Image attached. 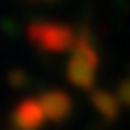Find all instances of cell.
Instances as JSON below:
<instances>
[{"instance_id":"7","label":"cell","mask_w":130,"mask_h":130,"mask_svg":"<svg viewBox=\"0 0 130 130\" xmlns=\"http://www.w3.org/2000/svg\"><path fill=\"white\" fill-rule=\"evenodd\" d=\"M28 3H55V0H28Z\"/></svg>"},{"instance_id":"6","label":"cell","mask_w":130,"mask_h":130,"mask_svg":"<svg viewBox=\"0 0 130 130\" xmlns=\"http://www.w3.org/2000/svg\"><path fill=\"white\" fill-rule=\"evenodd\" d=\"M10 83H13V85H23V83H25V75H23V70H13V75H10Z\"/></svg>"},{"instance_id":"3","label":"cell","mask_w":130,"mask_h":130,"mask_svg":"<svg viewBox=\"0 0 130 130\" xmlns=\"http://www.w3.org/2000/svg\"><path fill=\"white\" fill-rule=\"evenodd\" d=\"M48 118L38 98H23L13 110V130H40Z\"/></svg>"},{"instance_id":"5","label":"cell","mask_w":130,"mask_h":130,"mask_svg":"<svg viewBox=\"0 0 130 130\" xmlns=\"http://www.w3.org/2000/svg\"><path fill=\"white\" fill-rule=\"evenodd\" d=\"M93 105H95L105 118H113V115L118 113V105H115L113 95H108V93H103V90H95V93H93Z\"/></svg>"},{"instance_id":"2","label":"cell","mask_w":130,"mask_h":130,"mask_svg":"<svg viewBox=\"0 0 130 130\" xmlns=\"http://www.w3.org/2000/svg\"><path fill=\"white\" fill-rule=\"evenodd\" d=\"M95 68H98L95 45H93L90 35L80 32L75 48L70 50V58H68V65H65V75H68V80L75 88L93 90V85H95Z\"/></svg>"},{"instance_id":"1","label":"cell","mask_w":130,"mask_h":130,"mask_svg":"<svg viewBox=\"0 0 130 130\" xmlns=\"http://www.w3.org/2000/svg\"><path fill=\"white\" fill-rule=\"evenodd\" d=\"M28 40H30L40 53H70L78 43V32L75 28L55 23V20H35L28 25Z\"/></svg>"},{"instance_id":"4","label":"cell","mask_w":130,"mask_h":130,"mask_svg":"<svg viewBox=\"0 0 130 130\" xmlns=\"http://www.w3.org/2000/svg\"><path fill=\"white\" fill-rule=\"evenodd\" d=\"M38 100H40L43 113H45V118L50 123H63L65 118L73 113V98L65 90H45Z\"/></svg>"}]
</instances>
